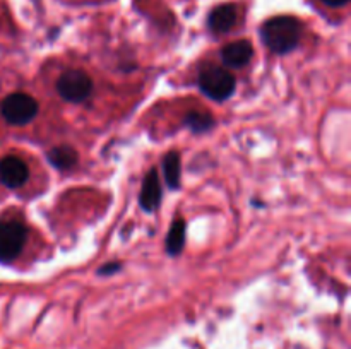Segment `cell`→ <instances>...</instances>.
Returning <instances> with one entry per match:
<instances>
[{"label": "cell", "instance_id": "1", "mask_svg": "<svg viewBox=\"0 0 351 349\" xmlns=\"http://www.w3.org/2000/svg\"><path fill=\"white\" fill-rule=\"evenodd\" d=\"M302 24L295 17L278 16L266 21L261 29L264 44L274 53H288L293 50L300 41Z\"/></svg>", "mask_w": 351, "mask_h": 349}, {"label": "cell", "instance_id": "2", "mask_svg": "<svg viewBox=\"0 0 351 349\" xmlns=\"http://www.w3.org/2000/svg\"><path fill=\"white\" fill-rule=\"evenodd\" d=\"M235 77L226 68L206 64L199 72V88L215 101H225L235 91Z\"/></svg>", "mask_w": 351, "mask_h": 349}, {"label": "cell", "instance_id": "3", "mask_svg": "<svg viewBox=\"0 0 351 349\" xmlns=\"http://www.w3.org/2000/svg\"><path fill=\"white\" fill-rule=\"evenodd\" d=\"M2 116L12 125H24L29 123L38 113V103L33 96L26 92H14L9 94L0 105Z\"/></svg>", "mask_w": 351, "mask_h": 349}, {"label": "cell", "instance_id": "4", "mask_svg": "<svg viewBox=\"0 0 351 349\" xmlns=\"http://www.w3.org/2000/svg\"><path fill=\"white\" fill-rule=\"evenodd\" d=\"M57 89L65 101L81 103L89 98L93 91V81L86 72L67 70L60 75Z\"/></svg>", "mask_w": 351, "mask_h": 349}, {"label": "cell", "instance_id": "5", "mask_svg": "<svg viewBox=\"0 0 351 349\" xmlns=\"http://www.w3.org/2000/svg\"><path fill=\"white\" fill-rule=\"evenodd\" d=\"M27 238L26 226L17 221L0 222V262H10L23 250Z\"/></svg>", "mask_w": 351, "mask_h": 349}, {"label": "cell", "instance_id": "6", "mask_svg": "<svg viewBox=\"0 0 351 349\" xmlns=\"http://www.w3.org/2000/svg\"><path fill=\"white\" fill-rule=\"evenodd\" d=\"M29 177L26 163L16 156H7L0 161V183L7 188L23 187Z\"/></svg>", "mask_w": 351, "mask_h": 349}, {"label": "cell", "instance_id": "7", "mask_svg": "<svg viewBox=\"0 0 351 349\" xmlns=\"http://www.w3.org/2000/svg\"><path fill=\"white\" fill-rule=\"evenodd\" d=\"M252 44H250V41H233V43H230L228 47L223 48L221 51V57H223V62H225V65H228V67L232 68H240L243 67V65H247L250 62V58H252Z\"/></svg>", "mask_w": 351, "mask_h": 349}, {"label": "cell", "instance_id": "8", "mask_svg": "<svg viewBox=\"0 0 351 349\" xmlns=\"http://www.w3.org/2000/svg\"><path fill=\"white\" fill-rule=\"evenodd\" d=\"M160 201H161L160 178H158L156 170H151L143 181L139 202L141 205H143V209H146V211H154V209L160 205Z\"/></svg>", "mask_w": 351, "mask_h": 349}, {"label": "cell", "instance_id": "9", "mask_svg": "<svg viewBox=\"0 0 351 349\" xmlns=\"http://www.w3.org/2000/svg\"><path fill=\"white\" fill-rule=\"evenodd\" d=\"M237 16L239 14H237V7L233 3H223L209 14L208 24L215 33H226L237 23Z\"/></svg>", "mask_w": 351, "mask_h": 349}, {"label": "cell", "instance_id": "10", "mask_svg": "<svg viewBox=\"0 0 351 349\" xmlns=\"http://www.w3.org/2000/svg\"><path fill=\"white\" fill-rule=\"evenodd\" d=\"M77 153L71 146H57L48 153V159L58 170H71L77 164Z\"/></svg>", "mask_w": 351, "mask_h": 349}, {"label": "cell", "instance_id": "11", "mask_svg": "<svg viewBox=\"0 0 351 349\" xmlns=\"http://www.w3.org/2000/svg\"><path fill=\"white\" fill-rule=\"evenodd\" d=\"M163 170H165V178H167V183L170 188H178L180 187V156H178L177 151H171L165 156L163 159Z\"/></svg>", "mask_w": 351, "mask_h": 349}, {"label": "cell", "instance_id": "12", "mask_svg": "<svg viewBox=\"0 0 351 349\" xmlns=\"http://www.w3.org/2000/svg\"><path fill=\"white\" fill-rule=\"evenodd\" d=\"M185 243V222L184 219H177V221L171 224L170 231L167 236V250L170 255H178L184 248Z\"/></svg>", "mask_w": 351, "mask_h": 349}, {"label": "cell", "instance_id": "13", "mask_svg": "<svg viewBox=\"0 0 351 349\" xmlns=\"http://www.w3.org/2000/svg\"><path fill=\"white\" fill-rule=\"evenodd\" d=\"M185 125L192 130V132H206L215 125V120L209 113L202 112H192L185 116Z\"/></svg>", "mask_w": 351, "mask_h": 349}, {"label": "cell", "instance_id": "14", "mask_svg": "<svg viewBox=\"0 0 351 349\" xmlns=\"http://www.w3.org/2000/svg\"><path fill=\"white\" fill-rule=\"evenodd\" d=\"M119 269H120V263L119 262H113V263H110V266L101 267V269H99V274H106V276H108V274L117 272V270H119Z\"/></svg>", "mask_w": 351, "mask_h": 349}, {"label": "cell", "instance_id": "15", "mask_svg": "<svg viewBox=\"0 0 351 349\" xmlns=\"http://www.w3.org/2000/svg\"><path fill=\"white\" fill-rule=\"evenodd\" d=\"M322 2L329 7H343V5H346L350 0H322Z\"/></svg>", "mask_w": 351, "mask_h": 349}]
</instances>
